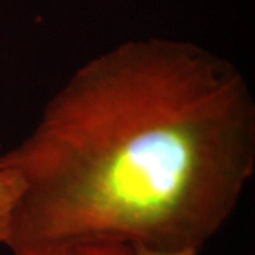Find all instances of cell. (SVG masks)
Returning <instances> with one entry per match:
<instances>
[{
  "label": "cell",
  "instance_id": "obj_1",
  "mask_svg": "<svg viewBox=\"0 0 255 255\" xmlns=\"http://www.w3.org/2000/svg\"><path fill=\"white\" fill-rule=\"evenodd\" d=\"M24 188L9 252L81 240L201 251L255 171V101L195 43L127 40L72 73L0 156Z\"/></svg>",
  "mask_w": 255,
  "mask_h": 255
},
{
  "label": "cell",
  "instance_id": "obj_2",
  "mask_svg": "<svg viewBox=\"0 0 255 255\" xmlns=\"http://www.w3.org/2000/svg\"><path fill=\"white\" fill-rule=\"evenodd\" d=\"M11 255H136L133 245L119 241L81 240L11 252Z\"/></svg>",
  "mask_w": 255,
  "mask_h": 255
},
{
  "label": "cell",
  "instance_id": "obj_3",
  "mask_svg": "<svg viewBox=\"0 0 255 255\" xmlns=\"http://www.w3.org/2000/svg\"><path fill=\"white\" fill-rule=\"evenodd\" d=\"M24 183L14 168L0 157V247L7 245L17 205Z\"/></svg>",
  "mask_w": 255,
  "mask_h": 255
},
{
  "label": "cell",
  "instance_id": "obj_4",
  "mask_svg": "<svg viewBox=\"0 0 255 255\" xmlns=\"http://www.w3.org/2000/svg\"><path fill=\"white\" fill-rule=\"evenodd\" d=\"M136 255H197L200 253L194 248H182V250H157L145 246H135Z\"/></svg>",
  "mask_w": 255,
  "mask_h": 255
},
{
  "label": "cell",
  "instance_id": "obj_5",
  "mask_svg": "<svg viewBox=\"0 0 255 255\" xmlns=\"http://www.w3.org/2000/svg\"><path fill=\"white\" fill-rule=\"evenodd\" d=\"M247 255H253V254H247Z\"/></svg>",
  "mask_w": 255,
  "mask_h": 255
}]
</instances>
